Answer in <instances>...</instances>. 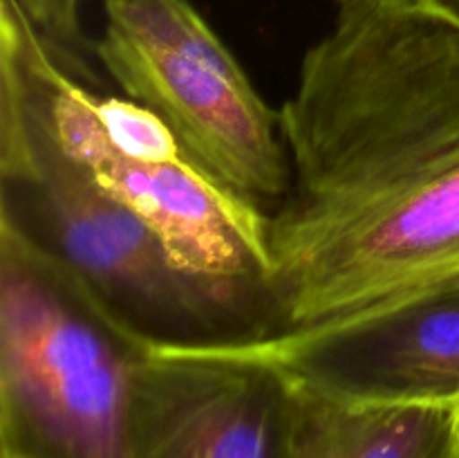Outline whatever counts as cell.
I'll list each match as a JSON object with an SVG mask.
<instances>
[{"instance_id":"9c48e42d","label":"cell","mask_w":459,"mask_h":458,"mask_svg":"<svg viewBox=\"0 0 459 458\" xmlns=\"http://www.w3.org/2000/svg\"><path fill=\"white\" fill-rule=\"evenodd\" d=\"M58 61L74 72L83 67V36L79 25V0H18Z\"/></svg>"},{"instance_id":"6da1fadb","label":"cell","mask_w":459,"mask_h":458,"mask_svg":"<svg viewBox=\"0 0 459 458\" xmlns=\"http://www.w3.org/2000/svg\"><path fill=\"white\" fill-rule=\"evenodd\" d=\"M281 130L273 332L459 287V25L430 0H332Z\"/></svg>"},{"instance_id":"30bf717a","label":"cell","mask_w":459,"mask_h":458,"mask_svg":"<svg viewBox=\"0 0 459 458\" xmlns=\"http://www.w3.org/2000/svg\"><path fill=\"white\" fill-rule=\"evenodd\" d=\"M430 3L442 9L444 13H448L459 25V0H430Z\"/></svg>"},{"instance_id":"7a4b0ae2","label":"cell","mask_w":459,"mask_h":458,"mask_svg":"<svg viewBox=\"0 0 459 458\" xmlns=\"http://www.w3.org/2000/svg\"><path fill=\"white\" fill-rule=\"evenodd\" d=\"M45 39L18 0H0V223L76 274L155 346L222 344L272 332L267 295L186 274L128 207L58 144L40 54Z\"/></svg>"},{"instance_id":"277c9868","label":"cell","mask_w":459,"mask_h":458,"mask_svg":"<svg viewBox=\"0 0 459 458\" xmlns=\"http://www.w3.org/2000/svg\"><path fill=\"white\" fill-rule=\"evenodd\" d=\"M103 18L94 57L126 97L157 112L222 187L273 209L290 184L281 110L204 16L188 0H106Z\"/></svg>"},{"instance_id":"7c38bea8","label":"cell","mask_w":459,"mask_h":458,"mask_svg":"<svg viewBox=\"0 0 459 458\" xmlns=\"http://www.w3.org/2000/svg\"><path fill=\"white\" fill-rule=\"evenodd\" d=\"M457 431H459V407H457Z\"/></svg>"},{"instance_id":"8992f818","label":"cell","mask_w":459,"mask_h":458,"mask_svg":"<svg viewBox=\"0 0 459 458\" xmlns=\"http://www.w3.org/2000/svg\"><path fill=\"white\" fill-rule=\"evenodd\" d=\"M299 389L236 346H152L133 395V458H290Z\"/></svg>"},{"instance_id":"8fae6325","label":"cell","mask_w":459,"mask_h":458,"mask_svg":"<svg viewBox=\"0 0 459 458\" xmlns=\"http://www.w3.org/2000/svg\"><path fill=\"white\" fill-rule=\"evenodd\" d=\"M0 458H22V456H13V454H0Z\"/></svg>"},{"instance_id":"ba28073f","label":"cell","mask_w":459,"mask_h":458,"mask_svg":"<svg viewBox=\"0 0 459 458\" xmlns=\"http://www.w3.org/2000/svg\"><path fill=\"white\" fill-rule=\"evenodd\" d=\"M290 458H459L457 407L352 404L299 389Z\"/></svg>"},{"instance_id":"3957f363","label":"cell","mask_w":459,"mask_h":458,"mask_svg":"<svg viewBox=\"0 0 459 458\" xmlns=\"http://www.w3.org/2000/svg\"><path fill=\"white\" fill-rule=\"evenodd\" d=\"M152 346L61 260L0 223L3 454L133 458L134 384Z\"/></svg>"},{"instance_id":"5b68a950","label":"cell","mask_w":459,"mask_h":458,"mask_svg":"<svg viewBox=\"0 0 459 458\" xmlns=\"http://www.w3.org/2000/svg\"><path fill=\"white\" fill-rule=\"evenodd\" d=\"M40 72L63 151L148 225L179 269L269 296L267 211L222 187L186 153L134 157L117 151L94 119L90 88L76 81L48 43Z\"/></svg>"},{"instance_id":"52a82bcc","label":"cell","mask_w":459,"mask_h":458,"mask_svg":"<svg viewBox=\"0 0 459 458\" xmlns=\"http://www.w3.org/2000/svg\"><path fill=\"white\" fill-rule=\"evenodd\" d=\"M229 344L339 402L459 407V287L334 326Z\"/></svg>"}]
</instances>
